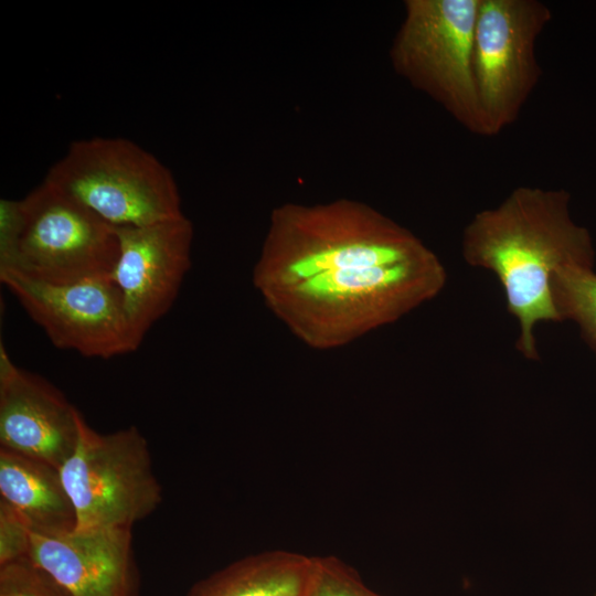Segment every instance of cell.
Here are the masks:
<instances>
[{
	"label": "cell",
	"instance_id": "cell-1",
	"mask_svg": "<svg viewBox=\"0 0 596 596\" xmlns=\"http://www.w3.org/2000/svg\"><path fill=\"white\" fill-rule=\"evenodd\" d=\"M461 252L468 265L497 277L519 326L517 350L533 361L540 360L535 327L562 321L552 290L556 273L593 268L595 260L589 232L570 214L568 192L529 185L477 212L464 228Z\"/></svg>",
	"mask_w": 596,
	"mask_h": 596
},
{
	"label": "cell",
	"instance_id": "cell-12",
	"mask_svg": "<svg viewBox=\"0 0 596 596\" xmlns=\"http://www.w3.org/2000/svg\"><path fill=\"white\" fill-rule=\"evenodd\" d=\"M319 557L268 551L244 557L198 583L189 596H310Z\"/></svg>",
	"mask_w": 596,
	"mask_h": 596
},
{
	"label": "cell",
	"instance_id": "cell-7",
	"mask_svg": "<svg viewBox=\"0 0 596 596\" xmlns=\"http://www.w3.org/2000/svg\"><path fill=\"white\" fill-rule=\"evenodd\" d=\"M0 280L56 348L110 359L140 345L111 277L51 285L0 269Z\"/></svg>",
	"mask_w": 596,
	"mask_h": 596
},
{
	"label": "cell",
	"instance_id": "cell-6",
	"mask_svg": "<svg viewBox=\"0 0 596 596\" xmlns=\"http://www.w3.org/2000/svg\"><path fill=\"white\" fill-rule=\"evenodd\" d=\"M551 19L540 0H480L472 63L486 137L512 125L538 86L535 46Z\"/></svg>",
	"mask_w": 596,
	"mask_h": 596
},
{
	"label": "cell",
	"instance_id": "cell-2",
	"mask_svg": "<svg viewBox=\"0 0 596 596\" xmlns=\"http://www.w3.org/2000/svg\"><path fill=\"white\" fill-rule=\"evenodd\" d=\"M118 253L115 226L46 180L20 201H0V269L71 285L110 277Z\"/></svg>",
	"mask_w": 596,
	"mask_h": 596
},
{
	"label": "cell",
	"instance_id": "cell-4",
	"mask_svg": "<svg viewBox=\"0 0 596 596\" xmlns=\"http://www.w3.org/2000/svg\"><path fill=\"white\" fill-rule=\"evenodd\" d=\"M480 0H407L391 49L394 68L468 131L485 136L473 77Z\"/></svg>",
	"mask_w": 596,
	"mask_h": 596
},
{
	"label": "cell",
	"instance_id": "cell-15",
	"mask_svg": "<svg viewBox=\"0 0 596 596\" xmlns=\"http://www.w3.org/2000/svg\"><path fill=\"white\" fill-rule=\"evenodd\" d=\"M0 596H68L29 557L1 566Z\"/></svg>",
	"mask_w": 596,
	"mask_h": 596
},
{
	"label": "cell",
	"instance_id": "cell-18",
	"mask_svg": "<svg viewBox=\"0 0 596 596\" xmlns=\"http://www.w3.org/2000/svg\"><path fill=\"white\" fill-rule=\"evenodd\" d=\"M595 596H596V594H595Z\"/></svg>",
	"mask_w": 596,
	"mask_h": 596
},
{
	"label": "cell",
	"instance_id": "cell-11",
	"mask_svg": "<svg viewBox=\"0 0 596 596\" xmlns=\"http://www.w3.org/2000/svg\"><path fill=\"white\" fill-rule=\"evenodd\" d=\"M0 497L31 531L54 534L75 529V512L57 468L0 447Z\"/></svg>",
	"mask_w": 596,
	"mask_h": 596
},
{
	"label": "cell",
	"instance_id": "cell-13",
	"mask_svg": "<svg viewBox=\"0 0 596 596\" xmlns=\"http://www.w3.org/2000/svg\"><path fill=\"white\" fill-rule=\"evenodd\" d=\"M425 253L405 235L394 232L376 242L347 243L309 254L290 265L300 278L326 272L393 265Z\"/></svg>",
	"mask_w": 596,
	"mask_h": 596
},
{
	"label": "cell",
	"instance_id": "cell-14",
	"mask_svg": "<svg viewBox=\"0 0 596 596\" xmlns=\"http://www.w3.org/2000/svg\"><path fill=\"white\" fill-rule=\"evenodd\" d=\"M556 309L563 320H573L596 356V273L590 267L566 266L552 284Z\"/></svg>",
	"mask_w": 596,
	"mask_h": 596
},
{
	"label": "cell",
	"instance_id": "cell-16",
	"mask_svg": "<svg viewBox=\"0 0 596 596\" xmlns=\"http://www.w3.org/2000/svg\"><path fill=\"white\" fill-rule=\"evenodd\" d=\"M310 596H380L363 585L358 574L334 556L319 557Z\"/></svg>",
	"mask_w": 596,
	"mask_h": 596
},
{
	"label": "cell",
	"instance_id": "cell-5",
	"mask_svg": "<svg viewBox=\"0 0 596 596\" xmlns=\"http://www.w3.org/2000/svg\"><path fill=\"white\" fill-rule=\"evenodd\" d=\"M58 471L77 531L131 529L162 501L147 439L136 426L100 434L82 416L76 447Z\"/></svg>",
	"mask_w": 596,
	"mask_h": 596
},
{
	"label": "cell",
	"instance_id": "cell-8",
	"mask_svg": "<svg viewBox=\"0 0 596 596\" xmlns=\"http://www.w3.org/2000/svg\"><path fill=\"white\" fill-rule=\"evenodd\" d=\"M119 253L111 274L140 344L172 307L189 266L192 228L184 215L141 226L115 227Z\"/></svg>",
	"mask_w": 596,
	"mask_h": 596
},
{
	"label": "cell",
	"instance_id": "cell-9",
	"mask_svg": "<svg viewBox=\"0 0 596 596\" xmlns=\"http://www.w3.org/2000/svg\"><path fill=\"white\" fill-rule=\"evenodd\" d=\"M83 414L42 376L0 348V444L57 469L73 454Z\"/></svg>",
	"mask_w": 596,
	"mask_h": 596
},
{
	"label": "cell",
	"instance_id": "cell-10",
	"mask_svg": "<svg viewBox=\"0 0 596 596\" xmlns=\"http://www.w3.org/2000/svg\"><path fill=\"white\" fill-rule=\"evenodd\" d=\"M28 557L68 596H128L131 529L31 531Z\"/></svg>",
	"mask_w": 596,
	"mask_h": 596
},
{
	"label": "cell",
	"instance_id": "cell-17",
	"mask_svg": "<svg viewBox=\"0 0 596 596\" xmlns=\"http://www.w3.org/2000/svg\"><path fill=\"white\" fill-rule=\"evenodd\" d=\"M30 540L28 523L0 500V566L28 557Z\"/></svg>",
	"mask_w": 596,
	"mask_h": 596
},
{
	"label": "cell",
	"instance_id": "cell-3",
	"mask_svg": "<svg viewBox=\"0 0 596 596\" xmlns=\"http://www.w3.org/2000/svg\"><path fill=\"white\" fill-rule=\"evenodd\" d=\"M45 180L108 224L141 226L182 216L171 171L125 138L73 142Z\"/></svg>",
	"mask_w": 596,
	"mask_h": 596
}]
</instances>
